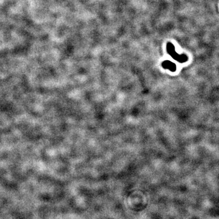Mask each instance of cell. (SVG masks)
Masks as SVG:
<instances>
[{"label":"cell","mask_w":219,"mask_h":219,"mask_svg":"<svg viewBox=\"0 0 219 219\" xmlns=\"http://www.w3.org/2000/svg\"><path fill=\"white\" fill-rule=\"evenodd\" d=\"M166 50L167 53L170 55V56L175 60L180 63H184L186 62L188 58L187 57L186 55L185 54H181L180 55L178 54L175 49V47L173 44L172 43H167L166 45Z\"/></svg>","instance_id":"cell-1"},{"label":"cell","mask_w":219,"mask_h":219,"mask_svg":"<svg viewBox=\"0 0 219 219\" xmlns=\"http://www.w3.org/2000/svg\"><path fill=\"white\" fill-rule=\"evenodd\" d=\"M162 67L163 68L169 69V71L172 72H175L177 70V66L175 63L169 61V60H166L164 61L162 63Z\"/></svg>","instance_id":"cell-2"}]
</instances>
